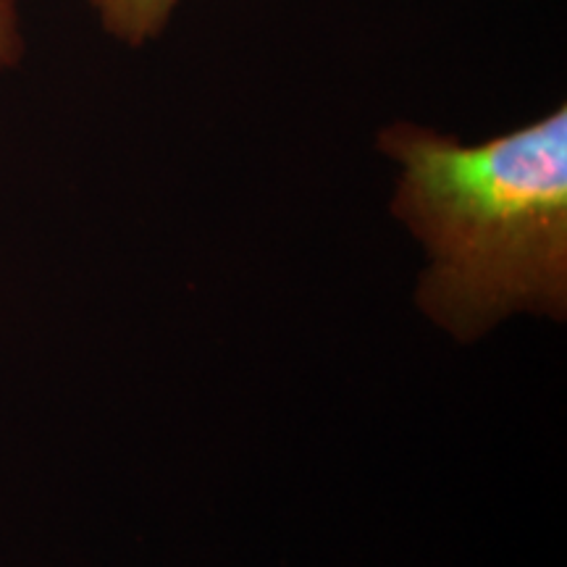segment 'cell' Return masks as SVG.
<instances>
[{"label":"cell","mask_w":567,"mask_h":567,"mask_svg":"<svg viewBox=\"0 0 567 567\" xmlns=\"http://www.w3.org/2000/svg\"><path fill=\"white\" fill-rule=\"evenodd\" d=\"M392 213L421 239L423 313L476 342L515 310L567 313V105L484 142L415 122L379 132Z\"/></svg>","instance_id":"obj_1"},{"label":"cell","mask_w":567,"mask_h":567,"mask_svg":"<svg viewBox=\"0 0 567 567\" xmlns=\"http://www.w3.org/2000/svg\"><path fill=\"white\" fill-rule=\"evenodd\" d=\"M84 3L111 40L140 51L166 34L182 0H84Z\"/></svg>","instance_id":"obj_2"},{"label":"cell","mask_w":567,"mask_h":567,"mask_svg":"<svg viewBox=\"0 0 567 567\" xmlns=\"http://www.w3.org/2000/svg\"><path fill=\"white\" fill-rule=\"evenodd\" d=\"M27 55L21 0H0V71L17 69Z\"/></svg>","instance_id":"obj_3"}]
</instances>
